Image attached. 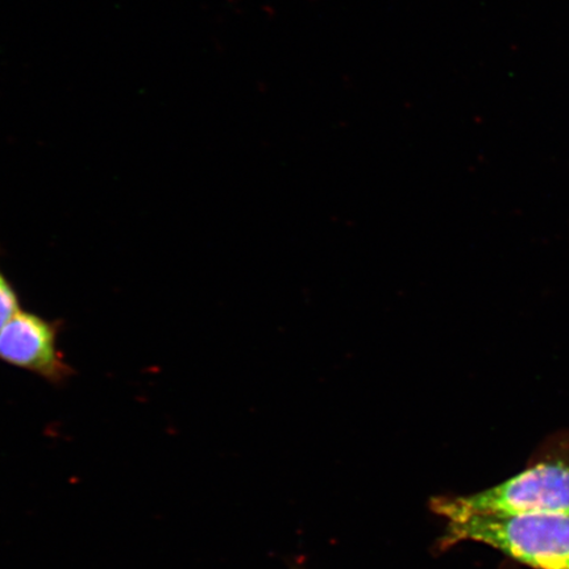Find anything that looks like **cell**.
Here are the masks:
<instances>
[{"label": "cell", "mask_w": 569, "mask_h": 569, "mask_svg": "<svg viewBox=\"0 0 569 569\" xmlns=\"http://www.w3.org/2000/svg\"><path fill=\"white\" fill-rule=\"evenodd\" d=\"M431 509L455 515H569V431L547 438L521 472L482 492L437 497Z\"/></svg>", "instance_id": "cell-1"}, {"label": "cell", "mask_w": 569, "mask_h": 569, "mask_svg": "<svg viewBox=\"0 0 569 569\" xmlns=\"http://www.w3.org/2000/svg\"><path fill=\"white\" fill-rule=\"evenodd\" d=\"M440 539L492 547L532 569H569V515H455Z\"/></svg>", "instance_id": "cell-2"}, {"label": "cell", "mask_w": 569, "mask_h": 569, "mask_svg": "<svg viewBox=\"0 0 569 569\" xmlns=\"http://www.w3.org/2000/svg\"><path fill=\"white\" fill-rule=\"evenodd\" d=\"M20 309L18 290L0 268V331Z\"/></svg>", "instance_id": "cell-4"}, {"label": "cell", "mask_w": 569, "mask_h": 569, "mask_svg": "<svg viewBox=\"0 0 569 569\" xmlns=\"http://www.w3.org/2000/svg\"><path fill=\"white\" fill-rule=\"evenodd\" d=\"M61 330L60 320L20 309L0 331V362L62 387L74 376V368L59 346Z\"/></svg>", "instance_id": "cell-3"}]
</instances>
